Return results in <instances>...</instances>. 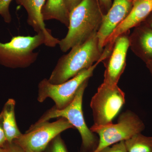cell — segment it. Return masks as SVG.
<instances>
[{
  "label": "cell",
  "instance_id": "1",
  "mask_svg": "<svg viewBox=\"0 0 152 152\" xmlns=\"http://www.w3.org/2000/svg\"><path fill=\"white\" fill-rule=\"evenodd\" d=\"M104 15L98 0H83L70 13L67 34L58 44L61 51L66 53L96 34Z\"/></svg>",
  "mask_w": 152,
  "mask_h": 152
},
{
  "label": "cell",
  "instance_id": "2",
  "mask_svg": "<svg viewBox=\"0 0 152 152\" xmlns=\"http://www.w3.org/2000/svg\"><path fill=\"white\" fill-rule=\"evenodd\" d=\"M71 49L58 60L48 79L51 83L60 84L72 78L100 59L103 52L99 46L97 33L83 43Z\"/></svg>",
  "mask_w": 152,
  "mask_h": 152
},
{
  "label": "cell",
  "instance_id": "3",
  "mask_svg": "<svg viewBox=\"0 0 152 152\" xmlns=\"http://www.w3.org/2000/svg\"><path fill=\"white\" fill-rule=\"evenodd\" d=\"M89 80L86 81L79 89L72 103L64 109L59 110L55 107L50 109L33 126H37L55 118H64L76 128L82 140L80 152H94L97 148L99 139L87 126L83 111L84 93Z\"/></svg>",
  "mask_w": 152,
  "mask_h": 152
},
{
  "label": "cell",
  "instance_id": "4",
  "mask_svg": "<svg viewBox=\"0 0 152 152\" xmlns=\"http://www.w3.org/2000/svg\"><path fill=\"white\" fill-rule=\"evenodd\" d=\"M45 38L42 33L31 36L13 37L6 43L0 42V64L10 68H26L37 59L39 53L34 52L42 45Z\"/></svg>",
  "mask_w": 152,
  "mask_h": 152
},
{
  "label": "cell",
  "instance_id": "5",
  "mask_svg": "<svg viewBox=\"0 0 152 152\" xmlns=\"http://www.w3.org/2000/svg\"><path fill=\"white\" fill-rule=\"evenodd\" d=\"M107 58V55L103 53L100 59L92 66L81 71L72 78L62 83L53 84L48 79L42 80L38 85V101L42 103L47 98H51L54 102L56 108L64 109L73 101L81 85L92 76L98 64Z\"/></svg>",
  "mask_w": 152,
  "mask_h": 152
},
{
  "label": "cell",
  "instance_id": "6",
  "mask_svg": "<svg viewBox=\"0 0 152 152\" xmlns=\"http://www.w3.org/2000/svg\"><path fill=\"white\" fill-rule=\"evenodd\" d=\"M145 126L138 116L127 110L120 115L117 124L105 126L94 125L90 129L99 136L97 148L94 152H99L106 147L130 138L141 133Z\"/></svg>",
  "mask_w": 152,
  "mask_h": 152
},
{
  "label": "cell",
  "instance_id": "7",
  "mask_svg": "<svg viewBox=\"0 0 152 152\" xmlns=\"http://www.w3.org/2000/svg\"><path fill=\"white\" fill-rule=\"evenodd\" d=\"M125 102L124 93L118 85L103 83L91 101L94 125L105 126L113 123Z\"/></svg>",
  "mask_w": 152,
  "mask_h": 152
},
{
  "label": "cell",
  "instance_id": "8",
  "mask_svg": "<svg viewBox=\"0 0 152 152\" xmlns=\"http://www.w3.org/2000/svg\"><path fill=\"white\" fill-rule=\"evenodd\" d=\"M66 119L60 118L53 123L46 122L31 126L26 134L14 141L25 152H43L49 144L64 131L74 129Z\"/></svg>",
  "mask_w": 152,
  "mask_h": 152
},
{
  "label": "cell",
  "instance_id": "9",
  "mask_svg": "<svg viewBox=\"0 0 152 152\" xmlns=\"http://www.w3.org/2000/svg\"><path fill=\"white\" fill-rule=\"evenodd\" d=\"M129 32L124 33L116 39L110 54L104 60L105 67L103 83L118 85L125 70L128 50L129 48Z\"/></svg>",
  "mask_w": 152,
  "mask_h": 152
},
{
  "label": "cell",
  "instance_id": "10",
  "mask_svg": "<svg viewBox=\"0 0 152 152\" xmlns=\"http://www.w3.org/2000/svg\"><path fill=\"white\" fill-rule=\"evenodd\" d=\"M133 3V0H114L107 12L104 15L97 33L101 50L103 51L108 38L129 15Z\"/></svg>",
  "mask_w": 152,
  "mask_h": 152
},
{
  "label": "cell",
  "instance_id": "11",
  "mask_svg": "<svg viewBox=\"0 0 152 152\" xmlns=\"http://www.w3.org/2000/svg\"><path fill=\"white\" fill-rule=\"evenodd\" d=\"M17 4L23 7L28 15V24L37 34L42 33L45 36V45L50 48H54L59 43L60 40L54 37L51 31L46 28L42 10L46 0H15Z\"/></svg>",
  "mask_w": 152,
  "mask_h": 152
},
{
  "label": "cell",
  "instance_id": "12",
  "mask_svg": "<svg viewBox=\"0 0 152 152\" xmlns=\"http://www.w3.org/2000/svg\"><path fill=\"white\" fill-rule=\"evenodd\" d=\"M152 12V0H134L129 15L108 38L105 46L112 48L118 37L140 24Z\"/></svg>",
  "mask_w": 152,
  "mask_h": 152
},
{
  "label": "cell",
  "instance_id": "13",
  "mask_svg": "<svg viewBox=\"0 0 152 152\" xmlns=\"http://www.w3.org/2000/svg\"><path fill=\"white\" fill-rule=\"evenodd\" d=\"M129 47L145 64L152 60V29L141 23L129 35Z\"/></svg>",
  "mask_w": 152,
  "mask_h": 152
},
{
  "label": "cell",
  "instance_id": "14",
  "mask_svg": "<svg viewBox=\"0 0 152 152\" xmlns=\"http://www.w3.org/2000/svg\"><path fill=\"white\" fill-rule=\"evenodd\" d=\"M15 102L13 99H9L5 104L2 111L1 113L2 124L7 142L9 143L22 135L19 130L15 116Z\"/></svg>",
  "mask_w": 152,
  "mask_h": 152
},
{
  "label": "cell",
  "instance_id": "15",
  "mask_svg": "<svg viewBox=\"0 0 152 152\" xmlns=\"http://www.w3.org/2000/svg\"><path fill=\"white\" fill-rule=\"evenodd\" d=\"M69 14L64 0H46L42 10L44 21L56 20L67 27L69 23Z\"/></svg>",
  "mask_w": 152,
  "mask_h": 152
},
{
  "label": "cell",
  "instance_id": "16",
  "mask_svg": "<svg viewBox=\"0 0 152 152\" xmlns=\"http://www.w3.org/2000/svg\"><path fill=\"white\" fill-rule=\"evenodd\" d=\"M128 152H152V137L138 133L125 141Z\"/></svg>",
  "mask_w": 152,
  "mask_h": 152
},
{
  "label": "cell",
  "instance_id": "17",
  "mask_svg": "<svg viewBox=\"0 0 152 152\" xmlns=\"http://www.w3.org/2000/svg\"><path fill=\"white\" fill-rule=\"evenodd\" d=\"M43 152H68L64 141L60 135L56 137Z\"/></svg>",
  "mask_w": 152,
  "mask_h": 152
},
{
  "label": "cell",
  "instance_id": "18",
  "mask_svg": "<svg viewBox=\"0 0 152 152\" xmlns=\"http://www.w3.org/2000/svg\"><path fill=\"white\" fill-rule=\"evenodd\" d=\"M12 1V0H0V15L7 23H10L12 21L10 6Z\"/></svg>",
  "mask_w": 152,
  "mask_h": 152
},
{
  "label": "cell",
  "instance_id": "19",
  "mask_svg": "<svg viewBox=\"0 0 152 152\" xmlns=\"http://www.w3.org/2000/svg\"><path fill=\"white\" fill-rule=\"evenodd\" d=\"M99 152H128L125 141H122L112 145L104 148Z\"/></svg>",
  "mask_w": 152,
  "mask_h": 152
},
{
  "label": "cell",
  "instance_id": "20",
  "mask_svg": "<svg viewBox=\"0 0 152 152\" xmlns=\"http://www.w3.org/2000/svg\"><path fill=\"white\" fill-rule=\"evenodd\" d=\"M4 147L7 148L8 152H25L20 146L14 142L11 143L7 142Z\"/></svg>",
  "mask_w": 152,
  "mask_h": 152
},
{
  "label": "cell",
  "instance_id": "21",
  "mask_svg": "<svg viewBox=\"0 0 152 152\" xmlns=\"http://www.w3.org/2000/svg\"><path fill=\"white\" fill-rule=\"evenodd\" d=\"M5 133L3 129L2 124L1 114H0V147L4 148L7 143Z\"/></svg>",
  "mask_w": 152,
  "mask_h": 152
},
{
  "label": "cell",
  "instance_id": "22",
  "mask_svg": "<svg viewBox=\"0 0 152 152\" xmlns=\"http://www.w3.org/2000/svg\"><path fill=\"white\" fill-rule=\"evenodd\" d=\"M83 1V0H64L66 7L69 13L71 11Z\"/></svg>",
  "mask_w": 152,
  "mask_h": 152
},
{
  "label": "cell",
  "instance_id": "23",
  "mask_svg": "<svg viewBox=\"0 0 152 152\" xmlns=\"http://www.w3.org/2000/svg\"><path fill=\"white\" fill-rule=\"evenodd\" d=\"M99 1L107 10H109L111 7L112 0H99Z\"/></svg>",
  "mask_w": 152,
  "mask_h": 152
},
{
  "label": "cell",
  "instance_id": "24",
  "mask_svg": "<svg viewBox=\"0 0 152 152\" xmlns=\"http://www.w3.org/2000/svg\"><path fill=\"white\" fill-rule=\"evenodd\" d=\"M142 23L152 29V12Z\"/></svg>",
  "mask_w": 152,
  "mask_h": 152
},
{
  "label": "cell",
  "instance_id": "25",
  "mask_svg": "<svg viewBox=\"0 0 152 152\" xmlns=\"http://www.w3.org/2000/svg\"><path fill=\"white\" fill-rule=\"evenodd\" d=\"M145 64L147 68L149 71L150 73L151 74L152 76V60Z\"/></svg>",
  "mask_w": 152,
  "mask_h": 152
},
{
  "label": "cell",
  "instance_id": "26",
  "mask_svg": "<svg viewBox=\"0 0 152 152\" xmlns=\"http://www.w3.org/2000/svg\"><path fill=\"white\" fill-rule=\"evenodd\" d=\"M0 152H8V151L5 147L4 148L0 147Z\"/></svg>",
  "mask_w": 152,
  "mask_h": 152
},
{
  "label": "cell",
  "instance_id": "27",
  "mask_svg": "<svg viewBox=\"0 0 152 152\" xmlns=\"http://www.w3.org/2000/svg\"><path fill=\"white\" fill-rule=\"evenodd\" d=\"M133 1H134V0H133Z\"/></svg>",
  "mask_w": 152,
  "mask_h": 152
}]
</instances>
